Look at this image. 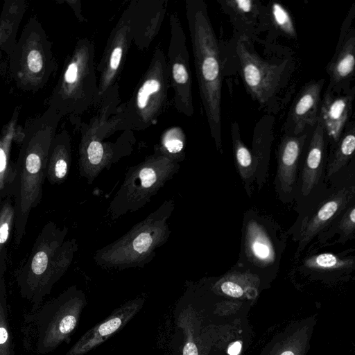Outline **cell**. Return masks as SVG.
<instances>
[{
	"label": "cell",
	"mask_w": 355,
	"mask_h": 355,
	"mask_svg": "<svg viewBox=\"0 0 355 355\" xmlns=\"http://www.w3.org/2000/svg\"><path fill=\"white\" fill-rule=\"evenodd\" d=\"M324 132L323 126L318 121L302 172L300 191L304 196L311 192L320 177L324 153Z\"/></svg>",
	"instance_id": "obj_19"
},
{
	"label": "cell",
	"mask_w": 355,
	"mask_h": 355,
	"mask_svg": "<svg viewBox=\"0 0 355 355\" xmlns=\"http://www.w3.org/2000/svg\"><path fill=\"white\" fill-rule=\"evenodd\" d=\"M86 305L84 291L73 285L24 315L21 332L25 349L44 355L69 343Z\"/></svg>",
	"instance_id": "obj_3"
},
{
	"label": "cell",
	"mask_w": 355,
	"mask_h": 355,
	"mask_svg": "<svg viewBox=\"0 0 355 355\" xmlns=\"http://www.w3.org/2000/svg\"><path fill=\"white\" fill-rule=\"evenodd\" d=\"M185 10L202 107L216 150L223 153V60L219 43L203 0H186Z\"/></svg>",
	"instance_id": "obj_1"
},
{
	"label": "cell",
	"mask_w": 355,
	"mask_h": 355,
	"mask_svg": "<svg viewBox=\"0 0 355 355\" xmlns=\"http://www.w3.org/2000/svg\"><path fill=\"white\" fill-rule=\"evenodd\" d=\"M281 355H295V354L291 350H287L282 352Z\"/></svg>",
	"instance_id": "obj_35"
},
{
	"label": "cell",
	"mask_w": 355,
	"mask_h": 355,
	"mask_svg": "<svg viewBox=\"0 0 355 355\" xmlns=\"http://www.w3.org/2000/svg\"><path fill=\"white\" fill-rule=\"evenodd\" d=\"M260 280L258 275L235 263L216 283L223 293L240 297L244 295L243 284H257Z\"/></svg>",
	"instance_id": "obj_23"
},
{
	"label": "cell",
	"mask_w": 355,
	"mask_h": 355,
	"mask_svg": "<svg viewBox=\"0 0 355 355\" xmlns=\"http://www.w3.org/2000/svg\"><path fill=\"white\" fill-rule=\"evenodd\" d=\"M232 150L236 169L242 182L245 191L249 198L254 191L257 163L251 151L244 144L237 122L230 125Z\"/></svg>",
	"instance_id": "obj_20"
},
{
	"label": "cell",
	"mask_w": 355,
	"mask_h": 355,
	"mask_svg": "<svg viewBox=\"0 0 355 355\" xmlns=\"http://www.w3.org/2000/svg\"><path fill=\"white\" fill-rule=\"evenodd\" d=\"M171 86L166 58L161 49H157L133 100V111L140 127L146 128L157 121L166 104Z\"/></svg>",
	"instance_id": "obj_9"
},
{
	"label": "cell",
	"mask_w": 355,
	"mask_h": 355,
	"mask_svg": "<svg viewBox=\"0 0 355 355\" xmlns=\"http://www.w3.org/2000/svg\"><path fill=\"white\" fill-rule=\"evenodd\" d=\"M71 163L70 144L67 138L52 141L46 165V180L52 184L64 183L69 173Z\"/></svg>",
	"instance_id": "obj_22"
},
{
	"label": "cell",
	"mask_w": 355,
	"mask_h": 355,
	"mask_svg": "<svg viewBox=\"0 0 355 355\" xmlns=\"http://www.w3.org/2000/svg\"><path fill=\"white\" fill-rule=\"evenodd\" d=\"M355 153V123L339 139L336 148L327 166V176L339 171Z\"/></svg>",
	"instance_id": "obj_26"
},
{
	"label": "cell",
	"mask_w": 355,
	"mask_h": 355,
	"mask_svg": "<svg viewBox=\"0 0 355 355\" xmlns=\"http://www.w3.org/2000/svg\"><path fill=\"white\" fill-rule=\"evenodd\" d=\"M338 229L343 233L355 230V204L345 212L338 223Z\"/></svg>",
	"instance_id": "obj_31"
},
{
	"label": "cell",
	"mask_w": 355,
	"mask_h": 355,
	"mask_svg": "<svg viewBox=\"0 0 355 355\" xmlns=\"http://www.w3.org/2000/svg\"><path fill=\"white\" fill-rule=\"evenodd\" d=\"M353 96H334L325 93L321 105L318 121L324 132L336 142L341 137L352 110Z\"/></svg>",
	"instance_id": "obj_17"
},
{
	"label": "cell",
	"mask_w": 355,
	"mask_h": 355,
	"mask_svg": "<svg viewBox=\"0 0 355 355\" xmlns=\"http://www.w3.org/2000/svg\"><path fill=\"white\" fill-rule=\"evenodd\" d=\"M186 140L181 128L175 126L168 128L163 132L160 144L155 151L180 163L185 159Z\"/></svg>",
	"instance_id": "obj_25"
},
{
	"label": "cell",
	"mask_w": 355,
	"mask_h": 355,
	"mask_svg": "<svg viewBox=\"0 0 355 355\" xmlns=\"http://www.w3.org/2000/svg\"><path fill=\"white\" fill-rule=\"evenodd\" d=\"M171 37L168 65L173 89V105L180 113L192 116L194 112L192 78L186 35L176 13L170 16Z\"/></svg>",
	"instance_id": "obj_10"
},
{
	"label": "cell",
	"mask_w": 355,
	"mask_h": 355,
	"mask_svg": "<svg viewBox=\"0 0 355 355\" xmlns=\"http://www.w3.org/2000/svg\"><path fill=\"white\" fill-rule=\"evenodd\" d=\"M15 209L11 198L1 201L0 207V277H5L8 265V244L15 227Z\"/></svg>",
	"instance_id": "obj_24"
},
{
	"label": "cell",
	"mask_w": 355,
	"mask_h": 355,
	"mask_svg": "<svg viewBox=\"0 0 355 355\" xmlns=\"http://www.w3.org/2000/svg\"><path fill=\"white\" fill-rule=\"evenodd\" d=\"M51 143L50 135L37 134L28 137L21 148L16 162L14 196L15 248L23 239L31 210L41 202Z\"/></svg>",
	"instance_id": "obj_5"
},
{
	"label": "cell",
	"mask_w": 355,
	"mask_h": 355,
	"mask_svg": "<svg viewBox=\"0 0 355 355\" xmlns=\"http://www.w3.org/2000/svg\"><path fill=\"white\" fill-rule=\"evenodd\" d=\"M324 82L323 79L311 82L302 88L297 96L289 114L291 135H301L308 125L313 126L317 123Z\"/></svg>",
	"instance_id": "obj_16"
},
{
	"label": "cell",
	"mask_w": 355,
	"mask_h": 355,
	"mask_svg": "<svg viewBox=\"0 0 355 355\" xmlns=\"http://www.w3.org/2000/svg\"><path fill=\"white\" fill-rule=\"evenodd\" d=\"M280 227L271 216L256 207L243 214L240 250L236 264L258 275L261 279L277 272L284 241Z\"/></svg>",
	"instance_id": "obj_6"
},
{
	"label": "cell",
	"mask_w": 355,
	"mask_h": 355,
	"mask_svg": "<svg viewBox=\"0 0 355 355\" xmlns=\"http://www.w3.org/2000/svg\"><path fill=\"white\" fill-rule=\"evenodd\" d=\"M175 207L173 199L164 201L155 211L134 225L125 234L97 250L93 259L105 269L143 268L155 257L171 233L168 220Z\"/></svg>",
	"instance_id": "obj_4"
},
{
	"label": "cell",
	"mask_w": 355,
	"mask_h": 355,
	"mask_svg": "<svg viewBox=\"0 0 355 355\" xmlns=\"http://www.w3.org/2000/svg\"><path fill=\"white\" fill-rule=\"evenodd\" d=\"M306 135L286 133L277 148V166L274 184L275 191L283 202L292 199L297 184V171L300 157Z\"/></svg>",
	"instance_id": "obj_12"
},
{
	"label": "cell",
	"mask_w": 355,
	"mask_h": 355,
	"mask_svg": "<svg viewBox=\"0 0 355 355\" xmlns=\"http://www.w3.org/2000/svg\"><path fill=\"white\" fill-rule=\"evenodd\" d=\"M183 355H198V349L193 343H188L184 347Z\"/></svg>",
	"instance_id": "obj_33"
},
{
	"label": "cell",
	"mask_w": 355,
	"mask_h": 355,
	"mask_svg": "<svg viewBox=\"0 0 355 355\" xmlns=\"http://www.w3.org/2000/svg\"><path fill=\"white\" fill-rule=\"evenodd\" d=\"M0 355H15L8 320L5 277H0Z\"/></svg>",
	"instance_id": "obj_27"
},
{
	"label": "cell",
	"mask_w": 355,
	"mask_h": 355,
	"mask_svg": "<svg viewBox=\"0 0 355 355\" xmlns=\"http://www.w3.org/2000/svg\"><path fill=\"white\" fill-rule=\"evenodd\" d=\"M130 153V148L122 144H105L95 138L87 139L80 146L79 173L91 184L103 169H109Z\"/></svg>",
	"instance_id": "obj_13"
},
{
	"label": "cell",
	"mask_w": 355,
	"mask_h": 355,
	"mask_svg": "<svg viewBox=\"0 0 355 355\" xmlns=\"http://www.w3.org/2000/svg\"><path fill=\"white\" fill-rule=\"evenodd\" d=\"M123 54L121 46H116L111 53L110 67L112 71H116L119 67Z\"/></svg>",
	"instance_id": "obj_32"
},
{
	"label": "cell",
	"mask_w": 355,
	"mask_h": 355,
	"mask_svg": "<svg viewBox=\"0 0 355 355\" xmlns=\"http://www.w3.org/2000/svg\"><path fill=\"white\" fill-rule=\"evenodd\" d=\"M268 15L270 21L281 33L291 38L297 37L294 21L288 11L281 3L272 2Z\"/></svg>",
	"instance_id": "obj_28"
},
{
	"label": "cell",
	"mask_w": 355,
	"mask_h": 355,
	"mask_svg": "<svg viewBox=\"0 0 355 355\" xmlns=\"http://www.w3.org/2000/svg\"><path fill=\"white\" fill-rule=\"evenodd\" d=\"M327 65L330 85H338L354 76L355 72V31L349 33Z\"/></svg>",
	"instance_id": "obj_21"
},
{
	"label": "cell",
	"mask_w": 355,
	"mask_h": 355,
	"mask_svg": "<svg viewBox=\"0 0 355 355\" xmlns=\"http://www.w3.org/2000/svg\"><path fill=\"white\" fill-rule=\"evenodd\" d=\"M68 227L49 221L37 235L26 261L15 274L21 296L36 311L44 298L70 267L78 251L76 239H67Z\"/></svg>",
	"instance_id": "obj_2"
},
{
	"label": "cell",
	"mask_w": 355,
	"mask_h": 355,
	"mask_svg": "<svg viewBox=\"0 0 355 355\" xmlns=\"http://www.w3.org/2000/svg\"><path fill=\"white\" fill-rule=\"evenodd\" d=\"M180 168V163L156 151L130 167L123 183L110 201L112 220L144 207Z\"/></svg>",
	"instance_id": "obj_7"
},
{
	"label": "cell",
	"mask_w": 355,
	"mask_h": 355,
	"mask_svg": "<svg viewBox=\"0 0 355 355\" xmlns=\"http://www.w3.org/2000/svg\"><path fill=\"white\" fill-rule=\"evenodd\" d=\"M43 58L42 53L37 49H31L26 57L27 67L30 72L38 73L43 68Z\"/></svg>",
	"instance_id": "obj_30"
},
{
	"label": "cell",
	"mask_w": 355,
	"mask_h": 355,
	"mask_svg": "<svg viewBox=\"0 0 355 355\" xmlns=\"http://www.w3.org/2000/svg\"><path fill=\"white\" fill-rule=\"evenodd\" d=\"M273 117L267 115L257 123L251 151L257 163L256 184L260 191L266 184L268 173L270 155L273 141Z\"/></svg>",
	"instance_id": "obj_18"
},
{
	"label": "cell",
	"mask_w": 355,
	"mask_h": 355,
	"mask_svg": "<svg viewBox=\"0 0 355 355\" xmlns=\"http://www.w3.org/2000/svg\"><path fill=\"white\" fill-rule=\"evenodd\" d=\"M221 8L230 18L239 36L251 39L259 28L266 27L268 10L257 0L218 1Z\"/></svg>",
	"instance_id": "obj_15"
},
{
	"label": "cell",
	"mask_w": 355,
	"mask_h": 355,
	"mask_svg": "<svg viewBox=\"0 0 355 355\" xmlns=\"http://www.w3.org/2000/svg\"><path fill=\"white\" fill-rule=\"evenodd\" d=\"M235 51L247 91L260 105L269 109L284 83L288 60L274 62L263 59L243 35L239 36Z\"/></svg>",
	"instance_id": "obj_8"
},
{
	"label": "cell",
	"mask_w": 355,
	"mask_h": 355,
	"mask_svg": "<svg viewBox=\"0 0 355 355\" xmlns=\"http://www.w3.org/2000/svg\"><path fill=\"white\" fill-rule=\"evenodd\" d=\"M355 193V186L343 187L331 194L309 219L304 220L299 227L296 239V254H299L310 241L347 206Z\"/></svg>",
	"instance_id": "obj_14"
},
{
	"label": "cell",
	"mask_w": 355,
	"mask_h": 355,
	"mask_svg": "<svg viewBox=\"0 0 355 355\" xmlns=\"http://www.w3.org/2000/svg\"><path fill=\"white\" fill-rule=\"evenodd\" d=\"M144 299L130 300L87 331L64 355H85L122 329L141 308Z\"/></svg>",
	"instance_id": "obj_11"
},
{
	"label": "cell",
	"mask_w": 355,
	"mask_h": 355,
	"mask_svg": "<svg viewBox=\"0 0 355 355\" xmlns=\"http://www.w3.org/2000/svg\"><path fill=\"white\" fill-rule=\"evenodd\" d=\"M241 349V344L236 341L230 346L227 352L230 355H238Z\"/></svg>",
	"instance_id": "obj_34"
},
{
	"label": "cell",
	"mask_w": 355,
	"mask_h": 355,
	"mask_svg": "<svg viewBox=\"0 0 355 355\" xmlns=\"http://www.w3.org/2000/svg\"><path fill=\"white\" fill-rule=\"evenodd\" d=\"M352 262L331 253H322L306 259L304 266L311 269H338L349 266Z\"/></svg>",
	"instance_id": "obj_29"
}]
</instances>
